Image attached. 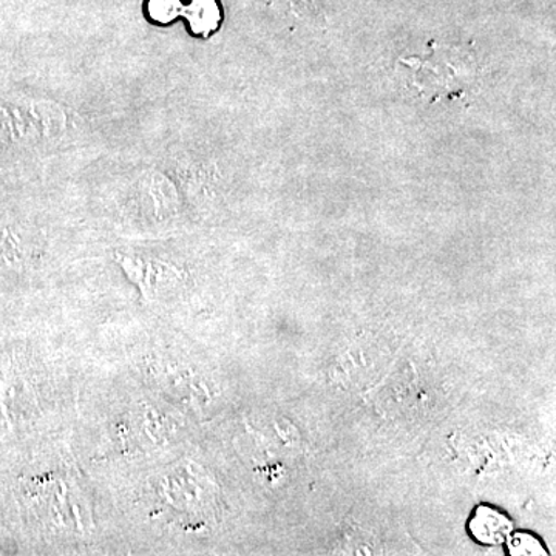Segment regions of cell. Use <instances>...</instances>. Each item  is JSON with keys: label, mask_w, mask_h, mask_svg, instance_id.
Returning a JSON list of instances; mask_svg holds the SVG:
<instances>
[{"label": "cell", "mask_w": 556, "mask_h": 556, "mask_svg": "<svg viewBox=\"0 0 556 556\" xmlns=\"http://www.w3.org/2000/svg\"><path fill=\"white\" fill-rule=\"evenodd\" d=\"M116 217L138 232H164L181 217V193L175 179L156 169L127 175L113 192Z\"/></svg>", "instance_id": "1"}, {"label": "cell", "mask_w": 556, "mask_h": 556, "mask_svg": "<svg viewBox=\"0 0 556 556\" xmlns=\"http://www.w3.org/2000/svg\"><path fill=\"white\" fill-rule=\"evenodd\" d=\"M67 109L31 97H0V144L31 152L53 150L70 134Z\"/></svg>", "instance_id": "2"}, {"label": "cell", "mask_w": 556, "mask_h": 556, "mask_svg": "<svg viewBox=\"0 0 556 556\" xmlns=\"http://www.w3.org/2000/svg\"><path fill=\"white\" fill-rule=\"evenodd\" d=\"M115 258L119 268L138 288L139 294L146 302L160 299L164 292L175 291L188 277L177 262L156 257V255L118 252Z\"/></svg>", "instance_id": "3"}, {"label": "cell", "mask_w": 556, "mask_h": 556, "mask_svg": "<svg viewBox=\"0 0 556 556\" xmlns=\"http://www.w3.org/2000/svg\"><path fill=\"white\" fill-rule=\"evenodd\" d=\"M470 530L481 543L500 544L510 535L511 522L495 508L479 507L471 518Z\"/></svg>", "instance_id": "4"}, {"label": "cell", "mask_w": 556, "mask_h": 556, "mask_svg": "<svg viewBox=\"0 0 556 556\" xmlns=\"http://www.w3.org/2000/svg\"><path fill=\"white\" fill-rule=\"evenodd\" d=\"M186 20L189 21L190 28L199 35H208L217 30L222 22V9L217 0H192L189 7L182 9Z\"/></svg>", "instance_id": "5"}, {"label": "cell", "mask_w": 556, "mask_h": 556, "mask_svg": "<svg viewBox=\"0 0 556 556\" xmlns=\"http://www.w3.org/2000/svg\"><path fill=\"white\" fill-rule=\"evenodd\" d=\"M181 11L182 5L179 0H149L150 16L163 24L174 21Z\"/></svg>", "instance_id": "6"}, {"label": "cell", "mask_w": 556, "mask_h": 556, "mask_svg": "<svg viewBox=\"0 0 556 556\" xmlns=\"http://www.w3.org/2000/svg\"><path fill=\"white\" fill-rule=\"evenodd\" d=\"M510 554L511 555H547L544 547L541 546L540 541L529 533H518L511 536L510 540Z\"/></svg>", "instance_id": "7"}]
</instances>
